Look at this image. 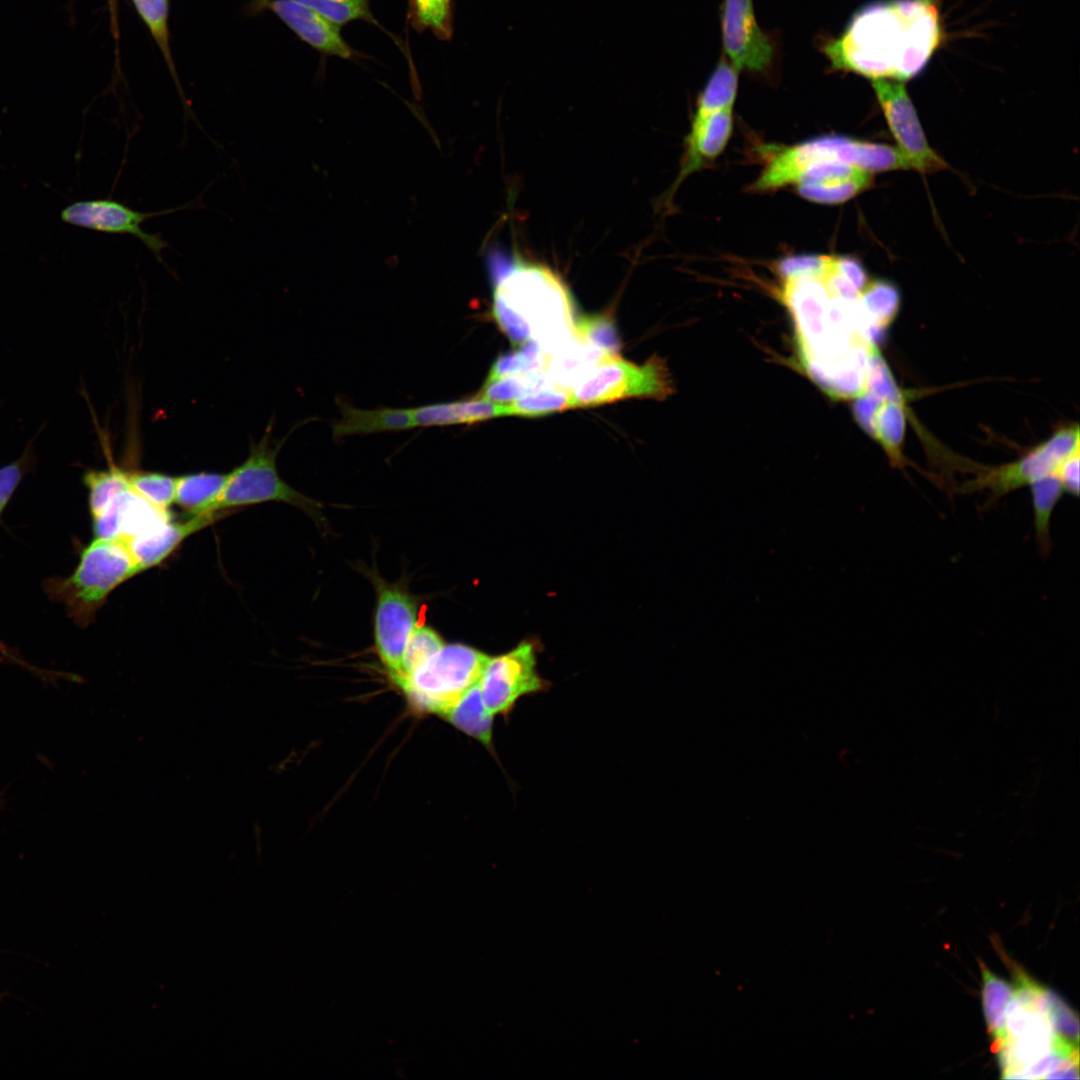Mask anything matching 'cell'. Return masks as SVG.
Instances as JSON below:
<instances>
[{
    "instance_id": "7402d4cb",
    "label": "cell",
    "mask_w": 1080,
    "mask_h": 1080,
    "mask_svg": "<svg viewBox=\"0 0 1080 1080\" xmlns=\"http://www.w3.org/2000/svg\"><path fill=\"white\" fill-rule=\"evenodd\" d=\"M494 715L485 706L478 684L471 687L441 718L456 729L474 738L495 754L493 744Z\"/></svg>"
},
{
    "instance_id": "6da1fadb",
    "label": "cell",
    "mask_w": 1080,
    "mask_h": 1080,
    "mask_svg": "<svg viewBox=\"0 0 1080 1080\" xmlns=\"http://www.w3.org/2000/svg\"><path fill=\"white\" fill-rule=\"evenodd\" d=\"M939 0H876L859 8L822 50L833 70L869 80L919 75L944 40Z\"/></svg>"
},
{
    "instance_id": "9a60e30c",
    "label": "cell",
    "mask_w": 1080,
    "mask_h": 1080,
    "mask_svg": "<svg viewBox=\"0 0 1080 1080\" xmlns=\"http://www.w3.org/2000/svg\"><path fill=\"white\" fill-rule=\"evenodd\" d=\"M782 299L794 321L799 354L809 353L827 328L830 292L823 275L785 279Z\"/></svg>"
},
{
    "instance_id": "8992f818",
    "label": "cell",
    "mask_w": 1080,
    "mask_h": 1080,
    "mask_svg": "<svg viewBox=\"0 0 1080 1080\" xmlns=\"http://www.w3.org/2000/svg\"><path fill=\"white\" fill-rule=\"evenodd\" d=\"M1015 986L1005 1015L1006 1035L998 1054L1003 1078H1025L1027 1070L1053 1054L1056 1035L1043 1005L1044 988L1014 968Z\"/></svg>"
},
{
    "instance_id": "4316f807",
    "label": "cell",
    "mask_w": 1080,
    "mask_h": 1080,
    "mask_svg": "<svg viewBox=\"0 0 1080 1080\" xmlns=\"http://www.w3.org/2000/svg\"><path fill=\"white\" fill-rule=\"evenodd\" d=\"M108 467L98 470L88 468L82 480L88 490V506L91 517L97 516L118 494L130 487L127 470L117 466L110 452L106 453Z\"/></svg>"
},
{
    "instance_id": "cb8c5ba5",
    "label": "cell",
    "mask_w": 1080,
    "mask_h": 1080,
    "mask_svg": "<svg viewBox=\"0 0 1080 1080\" xmlns=\"http://www.w3.org/2000/svg\"><path fill=\"white\" fill-rule=\"evenodd\" d=\"M858 301L866 331L870 339L877 344L882 332L897 314L898 290L886 281H868L861 290Z\"/></svg>"
},
{
    "instance_id": "7c38bea8",
    "label": "cell",
    "mask_w": 1080,
    "mask_h": 1080,
    "mask_svg": "<svg viewBox=\"0 0 1080 1080\" xmlns=\"http://www.w3.org/2000/svg\"><path fill=\"white\" fill-rule=\"evenodd\" d=\"M193 207L198 206L189 202L163 211L141 212L114 199H91L69 204L62 209L60 217L63 222L77 227L108 234L131 235L140 240L155 259L167 268L161 252L170 246L169 243L161 233H148L143 230L142 224L151 218Z\"/></svg>"
},
{
    "instance_id": "d4e9b609",
    "label": "cell",
    "mask_w": 1080,
    "mask_h": 1080,
    "mask_svg": "<svg viewBox=\"0 0 1080 1080\" xmlns=\"http://www.w3.org/2000/svg\"><path fill=\"white\" fill-rule=\"evenodd\" d=\"M904 403L905 401L880 398L873 413L869 432L886 451L890 463L897 468L905 465L902 454L906 426Z\"/></svg>"
},
{
    "instance_id": "8fae6325",
    "label": "cell",
    "mask_w": 1080,
    "mask_h": 1080,
    "mask_svg": "<svg viewBox=\"0 0 1080 1080\" xmlns=\"http://www.w3.org/2000/svg\"><path fill=\"white\" fill-rule=\"evenodd\" d=\"M376 591L375 650L390 677L401 670L406 642L417 625L419 604L400 583H390L377 570L367 571Z\"/></svg>"
},
{
    "instance_id": "e575fe53",
    "label": "cell",
    "mask_w": 1080,
    "mask_h": 1080,
    "mask_svg": "<svg viewBox=\"0 0 1080 1080\" xmlns=\"http://www.w3.org/2000/svg\"><path fill=\"white\" fill-rule=\"evenodd\" d=\"M130 487L158 508L169 510L175 501L176 477L152 471L127 470Z\"/></svg>"
},
{
    "instance_id": "f1b7e54d",
    "label": "cell",
    "mask_w": 1080,
    "mask_h": 1080,
    "mask_svg": "<svg viewBox=\"0 0 1080 1080\" xmlns=\"http://www.w3.org/2000/svg\"><path fill=\"white\" fill-rule=\"evenodd\" d=\"M1036 541L1042 556L1046 557L1050 551V521L1051 516L1064 489L1054 475L1046 476L1030 485Z\"/></svg>"
},
{
    "instance_id": "83f0119b",
    "label": "cell",
    "mask_w": 1080,
    "mask_h": 1080,
    "mask_svg": "<svg viewBox=\"0 0 1080 1080\" xmlns=\"http://www.w3.org/2000/svg\"><path fill=\"white\" fill-rule=\"evenodd\" d=\"M738 74L739 71L722 56L698 99L695 116L733 107L738 88Z\"/></svg>"
},
{
    "instance_id": "d6a6232c",
    "label": "cell",
    "mask_w": 1080,
    "mask_h": 1080,
    "mask_svg": "<svg viewBox=\"0 0 1080 1080\" xmlns=\"http://www.w3.org/2000/svg\"><path fill=\"white\" fill-rule=\"evenodd\" d=\"M409 14L416 29H429L442 40L451 37V0H409Z\"/></svg>"
},
{
    "instance_id": "ab89813d",
    "label": "cell",
    "mask_w": 1080,
    "mask_h": 1080,
    "mask_svg": "<svg viewBox=\"0 0 1080 1080\" xmlns=\"http://www.w3.org/2000/svg\"><path fill=\"white\" fill-rule=\"evenodd\" d=\"M35 464L36 455L30 442L17 460L0 468V516L23 477L33 470Z\"/></svg>"
},
{
    "instance_id": "74e56055",
    "label": "cell",
    "mask_w": 1080,
    "mask_h": 1080,
    "mask_svg": "<svg viewBox=\"0 0 1080 1080\" xmlns=\"http://www.w3.org/2000/svg\"><path fill=\"white\" fill-rule=\"evenodd\" d=\"M300 3L336 25L354 20L375 22L370 11V0H292Z\"/></svg>"
},
{
    "instance_id": "1f68e13d",
    "label": "cell",
    "mask_w": 1080,
    "mask_h": 1080,
    "mask_svg": "<svg viewBox=\"0 0 1080 1080\" xmlns=\"http://www.w3.org/2000/svg\"><path fill=\"white\" fill-rule=\"evenodd\" d=\"M510 414L539 417L573 408L572 393L564 387L552 386L528 393L508 404Z\"/></svg>"
},
{
    "instance_id": "5b68a950",
    "label": "cell",
    "mask_w": 1080,
    "mask_h": 1080,
    "mask_svg": "<svg viewBox=\"0 0 1080 1080\" xmlns=\"http://www.w3.org/2000/svg\"><path fill=\"white\" fill-rule=\"evenodd\" d=\"M488 658L463 643L445 644L414 672L392 681L416 712L441 717L478 683Z\"/></svg>"
},
{
    "instance_id": "4dcf8cb0",
    "label": "cell",
    "mask_w": 1080,
    "mask_h": 1080,
    "mask_svg": "<svg viewBox=\"0 0 1080 1080\" xmlns=\"http://www.w3.org/2000/svg\"><path fill=\"white\" fill-rule=\"evenodd\" d=\"M548 387H552L549 380L539 372L514 374L486 379L475 396L499 404H509L528 393Z\"/></svg>"
},
{
    "instance_id": "4fadbf2b",
    "label": "cell",
    "mask_w": 1080,
    "mask_h": 1080,
    "mask_svg": "<svg viewBox=\"0 0 1080 1080\" xmlns=\"http://www.w3.org/2000/svg\"><path fill=\"white\" fill-rule=\"evenodd\" d=\"M878 103L909 169L932 173L946 167L945 161L929 146L914 105L903 82L871 81Z\"/></svg>"
},
{
    "instance_id": "484cf974",
    "label": "cell",
    "mask_w": 1080,
    "mask_h": 1080,
    "mask_svg": "<svg viewBox=\"0 0 1080 1080\" xmlns=\"http://www.w3.org/2000/svg\"><path fill=\"white\" fill-rule=\"evenodd\" d=\"M979 964L983 980V1011L988 1032L992 1039L991 1048L995 1052L1005 1039V1015L1012 997L1013 988L1004 979L990 971L982 961H979Z\"/></svg>"
},
{
    "instance_id": "ba28073f",
    "label": "cell",
    "mask_w": 1080,
    "mask_h": 1080,
    "mask_svg": "<svg viewBox=\"0 0 1080 1080\" xmlns=\"http://www.w3.org/2000/svg\"><path fill=\"white\" fill-rule=\"evenodd\" d=\"M672 391L671 376L659 357L639 366L616 356L595 366L571 393L574 407H590L627 398L663 400Z\"/></svg>"
},
{
    "instance_id": "3957f363",
    "label": "cell",
    "mask_w": 1080,
    "mask_h": 1080,
    "mask_svg": "<svg viewBox=\"0 0 1080 1080\" xmlns=\"http://www.w3.org/2000/svg\"><path fill=\"white\" fill-rule=\"evenodd\" d=\"M140 574L126 540L95 538L80 553L74 572L48 578L43 588L51 600L61 603L79 627L90 625L110 593Z\"/></svg>"
},
{
    "instance_id": "9c48e42d",
    "label": "cell",
    "mask_w": 1080,
    "mask_h": 1080,
    "mask_svg": "<svg viewBox=\"0 0 1080 1080\" xmlns=\"http://www.w3.org/2000/svg\"><path fill=\"white\" fill-rule=\"evenodd\" d=\"M1079 450L1078 425L1057 430L1047 441L1018 460L996 467L974 469L976 475L959 487V492L988 490L991 501L1046 476L1056 474L1059 465Z\"/></svg>"
},
{
    "instance_id": "d590c367",
    "label": "cell",
    "mask_w": 1080,
    "mask_h": 1080,
    "mask_svg": "<svg viewBox=\"0 0 1080 1080\" xmlns=\"http://www.w3.org/2000/svg\"><path fill=\"white\" fill-rule=\"evenodd\" d=\"M521 345L522 348L519 351L499 356L491 366L486 379L538 372L548 364L538 342L532 339Z\"/></svg>"
},
{
    "instance_id": "f546056e",
    "label": "cell",
    "mask_w": 1080,
    "mask_h": 1080,
    "mask_svg": "<svg viewBox=\"0 0 1080 1080\" xmlns=\"http://www.w3.org/2000/svg\"><path fill=\"white\" fill-rule=\"evenodd\" d=\"M873 174L860 171L855 175L833 179L817 184L796 185L797 192L805 199L824 204L847 201L872 184Z\"/></svg>"
},
{
    "instance_id": "836d02e7",
    "label": "cell",
    "mask_w": 1080,
    "mask_h": 1080,
    "mask_svg": "<svg viewBox=\"0 0 1080 1080\" xmlns=\"http://www.w3.org/2000/svg\"><path fill=\"white\" fill-rule=\"evenodd\" d=\"M444 645L445 642L437 631L429 626L417 624L406 642L401 670L397 675L390 677V679L392 680L411 674L437 653Z\"/></svg>"
},
{
    "instance_id": "d6986e66",
    "label": "cell",
    "mask_w": 1080,
    "mask_h": 1080,
    "mask_svg": "<svg viewBox=\"0 0 1080 1080\" xmlns=\"http://www.w3.org/2000/svg\"><path fill=\"white\" fill-rule=\"evenodd\" d=\"M339 408L340 417L332 424L335 441L350 436L400 432L416 427L413 408L361 409L344 401Z\"/></svg>"
},
{
    "instance_id": "ac0fdd59",
    "label": "cell",
    "mask_w": 1080,
    "mask_h": 1080,
    "mask_svg": "<svg viewBox=\"0 0 1080 1080\" xmlns=\"http://www.w3.org/2000/svg\"><path fill=\"white\" fill-rule=\"evenodd\" d=\"M263 1L303 41L316 50L344 59L353 57V50L342 38L339 25L292 0Z\"/></svg>"
},
{
    "instance_id": "60d3db41",
    "label": "cell",
    "mask_w": 1080,
    "mask_h": 1080,
    "mask_svg": "<svg viewBox=\"0 0 1080 1080\" xmlns=\"http://www.w3.org/2000/svg\"><path fill=\"white\" fill-rule=\"evenodd\" d=\"M165 55L168 54L167 0H133Z\"/></svg>"
},
{
    "instance_id": "30bf717a",
    "label": "cell",
    "mask_w": 1080,
    "mask_h": 1080,
    "mask_svg": "<svg viewBox=\"0 0 1080 1080\" xmlns=\"http://www.w3.org/2000/svg\"><path fill=\"white\" fill-rule=\"evenodd\" d=\"M477 684L494 716H508L519 699L549 688L537 671V647L530 640L501 655L489 656Z\"/></svg>"
},
{
    "instance_id": "2e32d148",
    "label": "cell",
    "mask_w": 1080,
    "mask_h": 1080,
    "mask_svg": "<svg viewBox=\"0 0 1080 1080\" xmlns=\"http://www.w3.org/2000/svg\"><path fill=\"white\" fill-rule=\"evenodd\" d=\"M171 518L169 510L158 508L128 487L92 518V528L95 538L127 540L147 533Z\"/></svg>"
},
{
    "instance_id": "277c9868",
    "label": "cell",
    "mask_w": 1080,
    "mask_h": 1080,
    "mask_svg": "<svg viewBox=\"0 0 1080 1080\" xmlns=\"http://www.w3.org/2000/svg\"><path fill=\"white\" fill-rule=\"evenodd\" d=\"M816 163H842L869 173L909 169L896 147L843 136L814 138L778 151L753 185L767 191L792 185L797 174Z\"/></svg>"
},
{
    "instance_id": "603a6c76",
    "label": "cell",
    "mask_w": 1080,
    "mask_h": 1080,
    "mask_svg": "<svg viewBox=\"0 0 1080 1080\" xmlns=\"http://www.w3.org/2000/svg\"><path fill=\"white\" fill-rule=\"evenodd\" d=\"M228 474L198 472L176 477L175 503L187 516L217 512Z\"/></svg>"
},
{
    "instance_id": "5bb4252c",
    "label": "cell",
    "mask_w": 1080,
    "mask_h": 1080,
    "mask_svg": "<svg viewBox=\"0 0 1080 1080\" xmlns=\"http://www.w3.org/2000/svg\"><path fill=\"white\" fill-rule=\"evenodd\" d=\"M724 54L737 71L765 73L775 57L770 35L758 24L752 0H724L721 7Z\"/></svg>"
},
{
    "instance_id": "b9f144b4",
    "label": "cell",
    "mask_w": 1080,
    "mask_h": 1080,
    "mask_svg": "<svg viewBox=\"0 0 1080 1080\" xmlns=\"http://www.w3.org/2000/svg\"><path fill=\"white\" fill-rule=\"evenodd\" d=\"M828 259V255L787 257L778 263L777 272L783 280L802 276H820L825 272Z\"/></svg>"
},
{
    "instance_id": "ffe728a7",
    "label": "cell",
    "mask_w": 1080,
    "mask_h": 1080,
    "mask_svg": "<svg viewBox=\"0 0 1080 1080\" xmlns=\"http://www.w3.org/2000/svg\"><path fill=\"white\" fill-rule=\"evenodd\" d=\"M732 111L733 107H728L694 116L681 177L701 168L724 150L732 131Z\"/></svg>"
},
{
    "instance_id": "8d00e7d4",
    "label": "cell",
    "mask_w": 1080,
    "mask_h": 1080,
    "mask_svg": "<svg viewBox=\"0 0 1080 1080\" xmlns=\"http://www.w3.org/2000/svg\"><path fill=\"white\" fill-rule=\"evenodd\" d=\"M577 337L610 357H616L620 351V341L615 325L607 315H594L581 318L574 325Z\"/></svg>"
},
{
    "instance_id": "7a4b0ae2",
    "label": "cell",
    "mask_w": 1080,
    "mask_h": 1080,
    "mask_svg": "<svg viewBox=\"0 0 1080 1080\" xmlns=\"http://www.w3.org/2000/svg\"><path fill=\"white\" fill-rule=\"evenodd\" d=\"M493 300L511 308L531 327L540 346L559 348L572 329L567 287L549 267L493 250L487 258Z\"/></svg>"
},
{
    "instance_id": "52a82bcc",
    "label": "cell",
    "mask_w": 1080,
    "mask_h": 1080,
    "mask_svg": "<svg viewBox=\"0 0 1080 1080\" xmlns=\"http://www.w3.org/2000/svg\"><path fill=\"white\" fill-rule=\"evenodd\" d=\"M268 428L254 444L247 459L228 473L226 485L216 505V511H234L239 507L276 501L293 505L310 516L318 527L326 528L323 505L300 493L279 475L276 458L282 443L270 438Z\"/></svg>"
},
{
    "instance_id": "7bdbcfd3",
    "label": "cell",
    "mask_w": 1080,
    "mask_h": 1080,
    "mask_svg": "<svg viewBox=\"0 0 1080 1080\" xmlns=\"http://www.w3.org/2000/svg\"><path fill=\"white\" fill-rule=\"evenodd\" d=\"M1055 476L1064 492L1079 495V450L1069 455L1058 467Z\"/></svg>"
},
{
    "instance_id": "f35d334b",
    "label": "cell",
    "mask_w": 1080,
    "mask_h": 1080,
    "mask_svg": "<svg viewBox=\"0 0 1080 1080\" xmlns=\"http://www.w3.org/2000/svg\"><path fill=\"white\" fill-rule=\"evenodd\" d=\"M1043 1005L1055 1035L1078 1045V1017L1074 1010L1047 988L1043 992Z\"/></svg>"
},
{
    "instance_id": "44dd1931",
    "label": "cell",
    "mask_w": 1080,
    "mask_h": 1080,
    "mask_svg": "<svg viewBox=\"0 0 1080 1080\" xmlns=\"http://www.w3.org/2000/svg\"><path fill=\"white\" fill-rule=\"evenodd\" d=\"M416 427H444L475 424L497 417L509 416L508 404H499L479 397L422 405L413 408Z\"/></svg>"
},
{
    "instance_id": "e0dca14e",
    "label": "cell",
    "mask_w": 1080,
    "mask_h": 1080,
    "mask_svg": "<svg viewBox=\"0 0 1080 1080\" xmlns=\"http://www.w3.org/2000/svg\"><path fill=\"white\" fill-rule=\"evenodd\" d=\"M231 512L233 511L223 510L193 515L184 520L171 518L147 533L127 539L126 542L140 573L161 564L187 537L226 517Z\"/></svg>"
}]
</instances>
